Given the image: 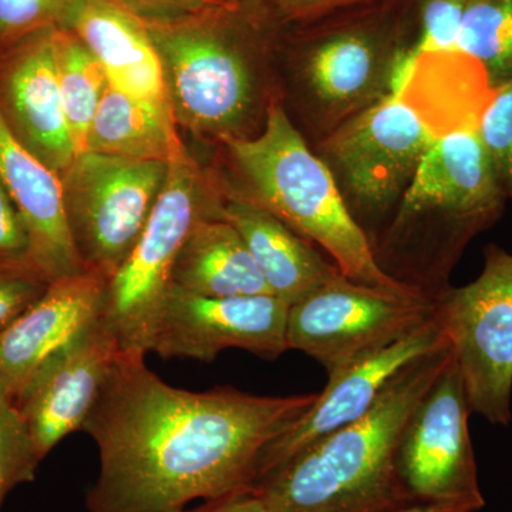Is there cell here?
Instances as JSON below:
<instances>
[{
    "mask_svg": "<svg viewBox=\"0 0 512 512\" xmlns=\"http://www.w3.org/2000/svg\"><path fill=\"white\" fill-rule=\"evenodd\" d=\"M318 393L256 396L234 387L190 392L146 356L120 353L84 421L99 450L90 512H175L251 488L259 458Z\"/></svg>",
    "mask_w": 512,
    "mask_h": 512,
    "instance_id": "cell-1",
    "label": "cell"
},
{
    "mask_svg": "<svg viewBox=\"0 0 512 512\" xmlns=\"http://www.w3.org/2000/svg\"><path fill=\"white\" fill-rule=\"evenodd\" d=\"M293 103L288 114L312 147L360 113L402 94L416 69L414 0H362L284 23Z\"/></svg>",
    "mask_w": 512,
    "mask_h": 512,
    "instance_id": "cell-2",
    "label": "cell"
},
{
    "mask_svg": "<svg viewBox=\"0 0 512 512\" xmlns=\"http://www.w3.org/2000/svg\"><path fill=\"white\" fill-rule=\"evenodd\" d=\"M143 22L163 63L177 124L220 143L262 130L269 107L281 101L266 76L284 29L264 0Z\"/></svg>",
    "mask_w": 512,
    "mask_h": 512,
    "instance_id": "cell-3",
    "label": "cell"
},
{
    "mask_svg": "<svg viewBox=\"0 0 512 512\" xmlns=\"http://www.w3.org/2000/svg\"><path fill=\"white\" fill-rule=\"evenodd\" d=\"M450 357L446 345L414 360L369 412L293 454L252 488L272 512H396L416 505L400 481L397 447Z\"/></svg>",
    "mask_w": 512,
    "mask_h": 512,
    "instance_id": "cell-4",
    "label": "cell"
},
{
    "mask_svg": "<svg viewBox=\"0 0 512 512\" xmlns=\"http://www.w3.org/2000/svg\"><path fill=\"white\" fill-rule=\"evenodd\" d=\"M476 124L437 134L373 248L383 274L430 302L450 288L464 249L500 218L508 198Z\"/></svg>",
    "mask_w": 512,
    "mask_h": 512,
    "instance_id": "cell-5",
    "label": "cell"
},
{
    "mask_svg": "<svg viewBox=\"0 0 512 512\" xmlns=\"http://www.w3.org/2000/svg\"><path fill=\"white\" fill-rule=\"evenodd\" d=\"M221 144L238 178V187L224 185L225 191L271 212L318 245L352 281L409 291L376 264L365 232L350 215L328 167L292 123L281 101L269 107L256 136L225 138Z\"/></svg>",
    "mask_w": 512,
    "mask_h": 512,
    "instance_id": "cell-6",
    "label": "cell"
},
{
    "mask_svg": "<svg viewBox=\"0 0 512 512\" xmlns=\"http://www.w3.org/2000/svg\"><path fill=\"white\" fill-rule=\"evenodd\" d=\"M222 188L185 151L168 164L156 205L126 261L107 282L100 323L120 353L148 355L175 262L198 222L221 218Z\"/></svg>",
    "mask_w": 512,
    "mask_h": 512,
    "instance_id": "cell-7",
    "label": "cell"
},
{
    "mask_svg": "<svg viewBox=\"0 0 512 512\" xmlns=\"http://www.w3.org/2000/svg\"><path fill=\"white\" fill-rule=\"evenodd\" d=\"M437 134L412 101L396 94L346 121L312 147L372 249Z\"/></svg>",
    "mask_w": 512,
    "mask_h": 512,
    "instance_id": "cell-8",
    "label": "cell"
},
{
    "mask_svg": "<svg viewBox=\"0 0 512 512\" xmlns=\"http://www.w3.org/2000/svg\"><path fill=\"white\" fill-rule=\"evenodd\" d=\"M433 316L456 360L471 413L497 426L512 420V254L484 249L476 281L450 286Z\"/></svg>",
    "mask_w": 512,
    "mask_h": 512,
    "instance_id": "cell-9",
    "label": "cell"
},
{
    "mask_svg": "<svg viewBox=\"0 0 512 512\" xmlns=\"http://www.w3.org/2000/svg\"><path fill=\"white\" fill-rule=\"evenodd\" d=\"M433 318V302L339 272L289 306L286 339L328 376L410 335Z\"/></svg>",
    "mask_w": 512,
    "mask_h": 512,
    "instance_id": "cell-10",
    "label": "cell"
},
{
    "mask_svg": "<svg viewBox=\"0 0 512 512\" xmlns=\"http://www.w3.org/2000/svg\"><path fill=\"white\" fill-rule=\"evenodd\" d=\"M168 163L83 153L62 175L64 210L84 268L111 279L146 227Z\"/></svg>",
    "mask_w": 512,
    "mask_h": 512,
    "instance_id": "cell-11",
    "label": "cell"
},
{
    "mask_svg": "<svg viewBox=\"0 0 512 512\" xmlns=\"http://www.w3.org/2000/svg\"><path fill=\"white\" fill-rule=\"evenodd\" d=\"M463 379L453 355L406 421L397 447L400 481L416 504L485 505Z\"/></svg>",
    "mask_w": 512,
    "mask_h": 512,
    "instance_id": "cell-12",
    "label": "cell"
},
{
    "mask_svg": "<svg viewBox=\"0 0 512 512\" xmlns=\"http://www.w3.org/2000/svg\"><path fill=\"white\" fill-rule=\"evenodd\" d=\"M288 312V303L272 293L208 298L171 286L148 353L210 363L222 350L242 349L275 360L289 350Z\"/></svg>",
    "mask_w": 512,
    "mask_h": 512,
    "instance_id": "cell-13",
    "label": "cell"
},
{
    "mask_svg": "<svg viewBox=\"0 0 512 512\" xmlns=\"http://www.w3.org/2000/svg\"><path fill=\"white\" fill-rule=\"evenodd\" d=\"M119 355L116 340L97 320L37 370L15 403L40 460L83 429Z\"/></svg>",
    "mask_w": 512,
    "mask_h": 512,
    "instance_id": "cell-14",
    "label": "cell"
},
{
    "mask_svg": "<svg viewBox=\"0 0 512 512\" xmlns=\"http://www.w3.org/2000/svg\"><path fill=\"white\" fill-rule=\"evenodd\" d=\"M446 345V339L441 335L433 316L399 342L328 376V384L318 393L305 416L284 436L265 448L259 458L255 481L309 444L360 419L372 409L384 387L400 370Z\"/></svg>",
    "mask_w": 512,
    "mask_h": 512,
    "instance_id": "cell-15",
    "label": "cell"
},
{
    "mask_svg": "<svg viewBox=\"0 0 512 512\" xmlns=\"http://www.w3.org/2000/svg\"><path fill=\"white\" fill-rule=\"evenodd\" d=\"M53 35L55 29L43 30L0 50V116L23 146L62 175L76 153L64 117Z\"/></svg>",
    "mask_w": 512,
    "mask_h": 512,
    "instance_id": "cell-16",
    "label": "cell"
},
{
    "mask_svg": "<svg viewBox=\"0 0 512 512\" xmlns=\"http://www.w3.org/2000/svg\"><path fill=\"white\" fill-rule=\"evenodd\" d=\"M107 282L89 269L56 279L0 332V387L13 400L50 357L100 319Z\"/></svg>",
    "mask_w": 512,
    "mask_h": 512,
    "instance_id": "cell-17",
    "label": "cell"
},
{
    "mask_svg": "<svg viewBox=\"0 0 512 512\" xmlns=\"http://www.w3.org/2000/svg\"><path fill=\"white\" fill-rule=\"evenodd\" d=\"M0 183L28 228L37 272L53 282L86 271L67 222L60 175L13 136L2 116Z\"/></svg>",
    "mask_w": 512,
    "mask_h": 512,
    "instance_id": "cell-18",
    "label": "cell"
},
{
    "mask_svg": "<svg viewBox=\"0 0 512 512\" xmlns=\"http://www.w3.org/2000/svg\"><path fill=\"white\" fill-rule=\"evenodd\" d=\"M64 29L96 57L114 89L173 113L163 63L138 16L113 0H82Z\"/></svg>",
    "mask_w": 512,
    "mask_h": 512,
    "instance_id": "cell-19",
    "label": "cell"
},
{
    "mask_svg": "<svg viewBox=\"0 0 512 512\" xmlns=\"http://www.w3.org/2000/svg\"><path fill=\"white\" fill-rule=\"evenodd\" d=\"M222 195L221 218L237 229L269 292L276 298L291 306L339 274L335 262L326 261L312 242L271 212L229 194L224 188Z\"/></svg>",
    "mask_w": 512,
    "mask_h": 512,
    "instance_id": "cell-20",
    "label": "cell"
},
{
    "mask_svg": "<svg viewBox=\"0 0 512 512\" xmlns=\"http://www.w3.org/2000/svg\"><path fill=\"white\" fill-rule=\"evenodd\" d=\"M173 286L208 298L271 293L241 235L224 218L198 222L175 262Z\"/></svg>",
    "mask_w": 512,
    "mask_h": 512,
    "instance_id": "cell-21",
    "label": "cell"
},
{
    "mask_svg": "<svg viewBox=\"0 0 512 512\" xmlns=\"http://www.w3.org/2000/svg\"><path fill=\"white\" fill-rule=\"evenodd\" d=\"M185 151L173 113L107 84L87 134L86 153L170 164Z\"/></svg>",
    "mask_w": 512,
    "mask_h": 512,
    "instance_id": "cell-22",
    "label": "cell"
},
{
    "mask_svg": "<svg viewBox=\"0 0 512 512\" xmlns=\"http://www.w3.org/2000/svg\"><path fill=\"white\" fill-rule=\"evenodd\" d=\"M53 42L64 117L77 157L86 153L87 134L109 82L96 57L70 30L55 29Z\"/></svg>",
    "mask_w": 512,
    "mask_h": 512,
    "instance_id": "cell-23",
    "label": "cell"
},
{
    "mask_svg": "<svg viewBox=\"0 0 512 512\" xmlns=\"http://www.w3.org/2000/svg\"><path fill=\"white\" fill-rule=\"evenodd\" d=\"M457 50L478 64L488 90L512 80V0H467Z\"/></svg>",
    "mask_w": 512,
    "mask_h": 512,
    "instance_id": "cell-24",
    "label": "cell"
},
{
    "mask_svg": "<svg viewBox=\"0 0 512 512\" xmlns=\"http://www.w3.org/2000/svg\"><path fill=\"white\" fill-rule=\"evenodd\" d=\"M40 461L15 400L0 387V510L12 490L35 480Z\"/></svg>",
    "mask_w": 512,
    "mask_h": 512,
    "instance_id": "cell-25",
    "label": "cell"
},
{
    "mask_svg": "<svg viewBox=\"0 0 512 512\" xmlns=\"http://www.w3.org/2000/svg\"><path fill=\"white\" fill-rule=\"evenodd\" d=\"M82 0H0V50L49 29H64Z\"/></svg>",
    "mask_w": 512,
    "mask_h": 512,
    "instance_id": "cell-26",
    "label": "cell"
},
{
    "mask_svg": "<svg viewBox=\"0 0 512 512\" xmlns=\"http://www.w3.org/2000/svg\"><path fill=\"white\" fill-rule=\"evenodd\" d=\"M476 126L505 194L512 200V80L488 93Z\"/></svg>",
    "mask_w": 512,
    "mask_h": 512,
    "instance_id": "cell-27",
    "label": "cell"
},
{
    "mask_svg": "<svg viewBox=\"0 0 512 512\" xmlns=\"http://www.w3.org/2000/svg\"><path fill=\"white\" fill-rule=\"evenodd\" d=\"M467 0H414L416 55L456 52Z\"/></svg>",
    "mask_w": 512,
    "mask_h": 512,
    "instance_id": "cell-28",
    "label": "cell"
},
{
    "mask_svg": "<svg viewBox=\"0 0 512 512\" xmlns=\"http://www.w3.org/2000/svg\"><path fill=\"white\" fill-rule=\"evenodd\" d=\"M49 284L33 266L0 268V332L35 303Z\"/></svg>",
    "mask_w": 512,
    "mask_h": 512,
    "instance_id": "cell-29",
    "label": "cell"
},
{
    "mask_svg": "<svg viewBox=\"0 0 512 512\" xmlns=\"http://www.w3.org/2000/svg\"><path fill=\"white\" fill-rule=\"evenodd\" d=\"M18 266H33L32 242L18 207L0 183V268Z\"/></svg>",
    "mask_w": 512,
    "mask_h": 512,
    "instance_id": "cell-30",
    "label": "cell"
},
{
    "mask_svg": "<svg viewBox=\"0 0 512 512\" xmlns=\"http://www.w3.org/2000/svg\"><path fill=\"white\" fill-rule=\"evenodd\" d=\"M147 22H163L201 15L231 5L225 0H113Z\"/></svg>",
    "mask_w": 512,
    "mask_h": 512,
    "instance_id": "cell-31",
    "label": "cell"
},
{
    "mask_svg": "<svg viewBox=\"0 0 512 512\" xmlns=\"http://www.w3.org/2000/svg\"><path fill=\"white\" fill-rule=\"evenodd\" d=\"M284 23L299 22L362 0H264Z\"/></svg>",
    "mask_w": 512,
    "mask_h": 512,
    "instance_id": "cell-32",
    "label": "cell"
},
{
    "mask_svg": "<svg viewBox=\"0 0 512 512\" xmlns=\"http://www.w3.org/2000/svg\"><path fill=\"white\" fill-rule=\"evenodd\" d=\"M175 512H272L254 488L235 491V493L205 501L200 507L184 508Z\"/></svg>",
    "mask_w": 512,
    "mask_h": 512,
    "instance_id": "cell-33",
    "label": "cell"
},
{
    "mask_svg": "<svg viewBox=\"0 0 512 512\" xmlns=\"http://www.w3.org/2000/svg\"><path fill=\"white\" fill-rule=\"evenodd\" d=\"M396 512H474L466 505L458 504H416Z\"/></svg>",
    "mask_w": 512,
    "mask_h": 512,
    "instance_id": "cell-34",
    "label": "cell"
},
{
    "mask_svg": "<svg viewBox=\"0 0 512 512\" xmlns=\"http://www.w3.org/2000/svg\"><path fill=\"white\" fill-rule=\"evenodd\" d=\"M225 2H227V3H237V2H241V0H225Z\"/></svg>",
    "mask_w": 512,
    "mask_h": 512,
    "instance_id": "cell-35",
    "label": "cell"
}]
</instances>
